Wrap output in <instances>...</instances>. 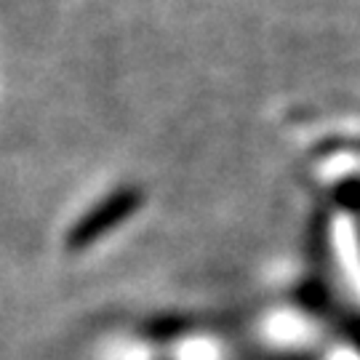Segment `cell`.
I'll return each mask as SVG.
<instances>
[{
    "instance_id": "6da1fadb",
    "label": "cell",
    "mask_w": 360,
    "mask_h": 360,
    "mask_svg": "<svg viewBox=\"0 0 360 360\" xmlns=\"http://www.w3.org/2000/svg\"><path fill=\"white\" fill-rule=\"evenodd\" d=\"M144 203V193L136 184H123L112 193H107L94 206L75 219V224L67 230L65 248L67 251H86L96 240H102L107 232L117 230L126 219H131Z\"/></svg>"
}]
</instances>
